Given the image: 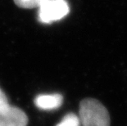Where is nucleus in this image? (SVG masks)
Wrapping results in <instances>:
<instances>
[{
  "mask_svg": "<svg viewBox=\"0 0 127 126\" xmlns=\"http://www.w3.org/2000/svg\"><path fill=\"white\" fill-rule=\"evenodd\" d=\"M79 118L82 126H110V116L106 107L93 98L81 101Z\"/></svg>",
  "mask_w": 127,
  "mask_h": 126,
  "instance_id": "1",
  "label": "nucleus"
},
{
  "mask_svg": "<svg viewBox=\"0 0 127 126\" xmlns=\"http://www.w3.org/2000/svg\"><path fill=\"white\" fill-rule=\"evenodd\" d=\"M38 8V20L43 24L60 21L70 12L66 0H44Z\"/></svg>",
  "mask_w": 127,
  "mask_h": 126,
  "instance_id": "2",
  "label": "nucleus"
},
{
  "mask_svg": "<svg viewBox=\"0 0 127 126\" xmlns=\"http://www.w3.org/2000/svg\"><path fill=\"white\" fill-rule=\"evenodd\" d=\"M28 117L22 110L16 106H10L0 111V126H26Z\"/></svg>",
  "mask_w": 127,
  "mask_h": 126,
  "instance_id": "3",
  "label": "nucleus"
},
{
  "mask_svg": "<svg viewBox=\"0 0 127 126\" xmlns=\"http://www.w3.org/2000/svg\"><path fill=\"white\" fill-rule=\"evenodd\" d=\"M63 102V97L59 93L40 94L34 99V105L43 111H53L59 108Z\"/></svg>",
  "mask_w": 127,
  "mask_h": 126,
  "instance_id": "4",
  "label": "nucleus"
},
{
  "mask_svg": "<svg viewBox=\"0 0 127 126\" xmlns=\"http://www.w3.org/2000/svg\"><path fill=\"white\" fill-rule=\"evenodd\" d=\"M80 120L79 116L74 113H69L66 115L61 122H59L56 126H80Z\"/></svg>",
  "mask_w": 127,
  "mask_h": 126,
  "instance_id": "5",
  "label": "nucleus"
},
{
  "mask_svg": "<svg viewBox=\"0 0 127 126\" xmlns=\"http://www.w3.org/2000/svg\"><path fill=\"white\" fill-rule=\"evenodd\" d=\"M44 0H14L15 3L21 8H34L39 7Z\"/></svg>",
  "mask_w": 127,
  "mask_h": 126,
  "instance_id": "6",
  "label": "nucleus"
},
{
  "mask_svg": "<svg viewBox=\"0 0 127 126\" xmlns=\"http://www.w3.org/2000/svg\"><path fill=\"white\" fill-rule=\"evenodd\" d=\"M10 104L8 101L6 94L3 93L1 88H0V111H5V110L8 109L10 107Z\"/></svg>",
  "mask_w": 127,
  "mask_h": 126,
  "instance_id": "7",
  "label": "nucleus"
}]
</instances>
